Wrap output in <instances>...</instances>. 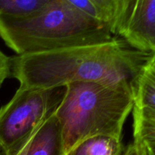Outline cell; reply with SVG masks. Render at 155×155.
I'll return each mask as SVG.
<instances>
[{
	"mask_svg": "<svg viewBox=\"0 0 155 155\" xmlns=\"http://www.w3.org/2000/svg\"><path fill=\"white\" fill-rule=\"evenodd\" d=\"M154 53L115 37L104 43L11 57V77L25 89H51L77 82L132 84Z\"/></svg>",
	"mask_w": 155,
	"mask_h": 155,
	"instance_id": "obj_1",
	"label": "cell"
},
{
	"mask_svg": "<svg viewBox=\"0 0 155 155\" xmlns=\"http://www.w3.org/2000/svg\"><path fill=\"white\" fill-rule=\"evenodd\" d=\"M65 88L54 114L61 124L66 155L89 138L122 139L124 124L134 106L131 83L77 82Z\"/></svg>",
	"mask_w": 155,
	"mask_h": 155,
	"instance_id": "obj_2",
	"label": "cell"
},
{
	"mask_svg": "<svg viewBox=\"0 0 155 155\" xmlns=\"http://www.w3.org/2000/svg\"><path fill=\"white\" fill-rule=\"evenodd\" d=\"M0 37L18 55L104 43L115 38L107 26L70 0H50L45 8L25 19L0 16Z\"/></svg>",
	"mask_w": 155,
	"mask_h": 155,
	"instance_id": "obj_3",
	"label": "cell"
},
{
	"mask_svg": "<svg viewBox=\"0 0 155 155\" xmlns=\"http://www.w3.org/2000/svg\"><path fill=\"white\" fill-rule=\"evenodd\" d=\"M65 86L51 89L19 87L0 108V148L4 155H18L61 102Z\"/></svg>",
	"mask_w": 155,
	"mask_h": 155,
	"instance_id": "obj_4",
	"label": "cell"
},
{
	"mask_svg": "<svg viewBox=\"0 0 155 155\" xmlns=\"http://www.w3.org/2000/svg\"><path fill=\"white\" fill-rule=\"evenodd\" d=\"M114 35L134 49L155 54V0H124Z\"/></svg>",
	"mask_w": 155,
	"mask_h": 155,
	"instance_id": "obj_5",
	"label": "cell"
},
{
	"mask_svg": "<svg viewBox=\"0 0 155 155\" xmlns=\"http://www.w3.org/2000/svg\"><path fill=\"white\" fill-rule=\"evenodd\" d=\"M18 155H66L61 124L55 114L45 120Z\"/></svg>",
	"mask_w": 155,
	"mask_h": 155,
	"instance_id": "obj_6",
	"label": "cell"
},
{
	"mask_svg": "<svg viewBox=\"0 0 155 155\" xmlns=\"http://www.w3.org/2000/svg\"><path fill=\"white\" fill-rule=\"evenodd\" d=\"M133 110L155 118V64L151 61L133 83Z\"/></svg>",
	"mask_w": 155,
	"mask_h": 155,
	"instance_id": "obj_7",
	"label": "cell"
},
{
	"mask_svg": "<svg viewBox=\"0 0 155 155\" xmlns=\"http://www.w3.org/2000/svg\"><path fill=\"white\" fill-rule=\"evenodd\" d=\"M70 2L87 16L107 26L114 35L124 0H70Z\"/></svg>",
	"mask_w": 155,
	"mask_h": 155,
	"instance_id": "obj_8",
	"label": "cell"
},
{
	"mask_svg": "<svg viewBox=\"0 0 155 155\" xmlns=\"http://www.w3.org/2000/svg\"><path fill=\"white\" fill-rule=\"evenodd\" d=\"M124 151L121 140L100 136L83 141L67 155H123Z\"/></svg>",
	"mask_w": 155,
	"mask_h": 155,
	"instance_id": "obj_9",
	"label": "cell"
},
{
	"mask_svg": "<svg viewBox=\"0 0 155 155\" xmlns=\"http://www.w3.org/2000/svg\"><path fill=\"white\" fill-rule=\"evenodd\" d=\"M49 3L50 0H0V16L25 19L39 13Z\"/></svg>",
	"mask_w": 155,
	"mask_h": 155,
	"instance_id": "obj_10",
	"label": "cell"
},
{
	"mask_svg": "<svg viewBox=\"0 0 155 155\" xmlns=\"http://www.w3.org/2000/svg\"><path fill=\"white\" fill-rule=\"evenodd\" d=\"M11 77V59L0 50V87L5 80Z\"/></svg>",
	"mask_w": 155,
	"mask_h": 155,
	"instance_id": "obj_11",
	"label": "cell"
},
{
	"mask_svg": "<svg viewBox=\"0 0 155 155\" xmlns=\"http://www.w3.org/2000/svg\"><path fill=\"white\" fill-rule=\"evenodd\" d=\"M123 155H147V154L143 144L134 140L133 143L127 147Z\"/></svg>",
	"mask_w": 155,
	"mask_h": 155,
	"instance_id": "obj_12",
	"label": "cell"
},
{
	"mask_svg": "<svg viewBox=\"0 0 155 155\" xmlns=\"http://www.w3.org/2000/svg\"><path fill=\"white\" fill-rule=\"evenodd\" d=\"M145 148L147 155H155V143L154 142H142Z\"/></svg>",
	"mask_w": 155,
	"mask_h": 155,
	"instance_id": "obj_13",
	"label": "cell"
},
{
	"mask_svg": "<svg viewBox=\"0 0 155 155\" xmlns=\"http://www.w3.org/2000/svg\"><path fill=\"white\" fill-rule=\"evenodd\" d=\"M151 62H152V63H154L155 64V54H154V56H153L152 59H151Z\"/></svg>",
	"mask_w": 155,
	"mask_h": 155,
	"instance_id": "obj_14",
	"label": "cell"
},
{
	"mask_svg": "<svg viewBox=\"0 0 155 155\" xmlns=\"http://www.w3.org/2000/svg\"><path fill=\"white\" fill-rule=\"evenodd\" d=\"M0 155H4V154H3V153H2V150H1V148H0Z\"/></svg>",
	"mask_w": 155,
	"mask_h": 155,
	"instance_id": "obj_15",
	"label": "cell"
}]
</instances>
